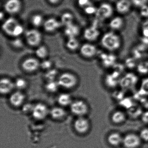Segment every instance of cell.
Segmentation results:
<instances>
[{"label": "cell", "mask_w": 148, "mask_h": 148, "mask_svg": "<svg viewBox=\"0 0 148 148\" xmlns=\"http://www.w3.org/2000/svg\"><path fill=\"white\" fill-rule=\"evenodd\" d=\"M52 62L50 60L45 59L40 63V67L43 70L47 71L52 68Z\"/></svg>", "instance_id": "74e56055"}, {"label": "cell", "mask_w": 148, "mask_h": 148, "mask_svg": "<svg viewBox=\"0 0 148 148\" xmlns=\"http://www.w3.org/2000/svg\"><path fill=\"white\" fill-rule=\"evenodd\" d=\"M32 113L35 119L42 120L50 114V110L45 104L39 103L34 106Z\"/></svg>", "instance_id": "30bf717a"}, {"label": "cell", "mask_w": 148, "mask_h": 148, "mask_svg": "<svg viewBox=\"0 0 148 148\" xmlns=\"http://www.w3.org/2000/svg\"><path fill=\"white\" fill-rule=\"evenodd\" d=\"M15 88L18 90L25 89L27 86V83L25 79L22 77L17 78L14 82Z\"/></svg>", "instance_id": "d6a6232c"}, {"label": "cell", "mask_w": 148, "mask_h": 148, "mask_svg": "<svg viewBox=\"0 0 148 148\" xmlns=\"http://www.w3.org/2000/svg\"><path fill=\"white\" fill-rule=\"evenodd\" d=\"M58 75V70L53 68H51L50 70L46 71L44 74V77L47 81L55 80L56 78Z\"/></svg>", "instance_id": "4dcf8cb0"}, {"label": "cell", "mask_w": 148, "mask_h": 148, "mask_svg": "<svg viewBox=\"0 0 148 148\" xmlns=\"http://www.w3.org/2000/svg\"><path fill=\"white\" fill-rule=\"evenodd\" d=\"M131 1L133 7L138 9L148 4V0H131Z\"/></svg>", "instance_id": "8d00e7d4"}, {"label": "cell", "mask_w": 148, "mask_h": 148, "mask_svg": "<svg viewBox=\"0 0 148 148\" xmlns=\"http://www.w3.org/2000/svg\"><path fill=\"white\" fill-rule=\"evenodd\" d=\"M108 143L112 146H117L123 143V137L118 132H114L110 134L108 137Z\"/></svg>", "instance_id": "7402d4cb"}, {"label": "cell", "mask_w": 148, "mask_h": 148, "mask_svg": "<svg viewBox=\"0 0 148 148\" xmlns=\"http://www.w3.org/2000/svg\"><path fill=\"white\" fill-rule=\"evenodd\" d=\"M66 46L68 50L74 51L79 48V42L76 38H68Z\"/></svg>", "instance_id": "484cf974"}, {"label": "cell", "mask_w": 148, "mask_h": 148, "mask_svg": "<svg viewBox=\"0 0 148 148\" xmlns=\"http://www.w3.org/2000/svg\"><path fill=\"white\" fill-rule=\"evenodd\" d=\"M139 32L142 38L148 39V19L142 20L139 27Z\"/></svg>", "instance_id": "f546056e"}, {"label": "cell", "mask_w": 148, "mask_h": 148, "mask_svg": "<svg viewBox=\"0 0 148 148\" xmlns=\"http://www.w3.org/2000/svg\"><path fill=\"white\" fill-rule=\"evenodd\" d=\"M32 25L36 27H40L43 25L45 20L43 16L40 14H35L32 16L31 19Z\"/></svg>", "instance_id": "83f0119b"}, {"label": "cell", "mask_w": 148, "mask_h": 148, "mask_svg": "<svg viewBox=\"0 0 148 148\" xmlns=\"http://www.w3.org/2000/svg\"><path fill=\"white\" fill-rule=\"evenodd\" d=\"M70 108L71 112L78 117L84 116L88 110L86 103L81 100L73 102L70 105Z\"/></svg>", "instance_id": "9c48e42d"}, {"label": "cell", "mask_w": 148, "mask_h": 148, "mask_svg": "<svg viewBox=\"0 0 148 148\" xmlns=\"http://www.w3.org/2000/svg\"><path fill=\"white\" fill-rule=\"evenodd\" d=\"M24 32V27L21 24L19 23L15 27L12 36L14 38H18Z\"/></svg>", "instance_id": "d590c367"}, {"label": "cell", "mask_w": 148, "mask_h": 148, "mask_svg": "<svg viewBox=\"0 0 148 148\" xmlns=\"http://www.w3.org/2000/svg\"><path fill=\"white\" fill-rule=\"evenodd\" d=\"M142 121L145 123H148V111L143 113L142 116Z\"/></svg>", "instance_id": "ee69618b"}, {"label": "cell", "mask_w": 148, "mask_h": 148, "mask_svg": "<svg viewBox=\"0 0 148 148\" xmlns=\"http://www.w3.org/2000/svg\"><path fill=\"white\" fill-rule=\"evenodd\" d=\"M141 140L139 136L130 133L123 137L122 144L125 148H137L140 145Z\"/></svg>", "instance_id": "8fae6325"}, {"label": "cell", "mask_w": 148, "mask_h": 148, "mask_svg": "<svg viewBox=\"0 0 148 148\" xmlns=\"http://www.w3.org/2000/svg\"><path fill=\"white\" fill-rule=\"evenodd\" d=\"M100 45L105 51L116 53L123 46V39L119 33L108 30L101 35Z\"/></svg>", "instance_id": "6da1fadb"}, {"label": "cell", "mask_w": 148, "mask_h": 148, "mask_svg": "<svg viewBox=\"0 0 148 148\" xmlns=\"http://www.w3.org/2000/svg\"><path fill=\"white\" fill-rule=\"evenodd\" d=\"M77 4L81 8H84L92 5L90 0H77Z\"/></svg>", "instance_id": "60d3db41"}, {"label": "cell", "mask_w": 148, "mask_h": 148, "mask_svg": "<svg viewBox=\"0 0 148 148\" xmlns=\"http://www.w3.org/2000/svg\"><path fill=\"white\" fill-rule=\"evenodd\" d=\"M138 14L142 20L148 19V4L138 9Z\"/></svg>", "instance_id": "e575fe53"}, {"label": "cell", "mask_w": 148, "mask_h": 148, "mask_svg": "<svg viewBox=\"0 0 148 148\" xmlns=\"http://www.w3.org/2000/svg\"><path fill=\"white\" fill-rule=\"evenodd\" d=\"M76 131L80 134L86 133L90 127V122L84 116L78 117L73 124Z\"/></svg>", "instance_id": "9a60e30c"}, {"label": "cell", "mask_w": 148, "mask_h": 148, "mask_svg": "<svg viewBox=\"0 0 148 148\" xmlns=\"http://www.w3.org/2000/svg\"><path fill=\"white\" fill-rule=\"evenodd\" d=\"M25 38L27 44L31 47H38L42 40L40 32L36 29H31L26 31Z\"/></svg>", "instance_id": "8992f818"}, {"label": "cell", "mask_w": 148, "mask_h": 148, "mask_svg": "<svg viewBox=\"0 0 148 148\" xmlns=\"http://www.w3.org/2000/svg\"><path fill=\"white\" fill-rule=\"evenodd\" d=\"M11 44L14 47L17 49H21L24 46L23 41L19 37L15 38V39L12 41Z\"/></svg>", "instance_id": "ab89813d"}, {"label": "cell", "mask_w": 148, "mask_h": 148, "mask_svg": "<svg viewBox=\"0 0 148 148\" xmlns=\"http://www.w3.org/2000/svg\"><path fill=\"white\" fill-rule=\"evenodd\" d=\"M137 75L132 73H129L121 77L119 84L125 89L132 87L138 82Z\"/></svg>", "instance_id": "4fadbf2b"}, {"label": "cell", "mask_w": 148, "mask_h": 148, "mask_svg": "<svg viewBox=\"0 0 148 148\" xmlns=\"http://www.w3.org/2000/svg\"><path fill=\"white\" fill-rule=\"evenodd\" d=\"M115 14L114 5L110 2H103L97 7L95 16L99 21H108L115 15Z\"/></svg>", "instance_id": "7a4b0ae2"}, {"label": "cell", "mask_w": 148, "mask_h": 148, "mask_svg": "<svg viewBox=\"0 0 148 148\" xmlns=\"http://www.w3.org/2000/svg\"><path fill=\"white\" fill-rule=\"evenodd\" d=\"M84 12L86 14L88 15H95L97 12V7L93 5L88 6L87 7L84 9Z\"/></svg>", "instance_id": "f35d334b"}, {"label": "cell", "mask_w": 148, "mask_h": 148, "mask_svg": "<svg viewBox=\"0 0 148 148\" xmlns=\"http://www.w3.org/2000/svg\"><path fill=\"white\" fill-rule=\"evenodd\" d=\"M50 114L54 119H60L65 116L66 112L64 109L62 107L56 106L50 110Z\"/></svg>", "instance_id": "603a6c76"}, {"label": "cell", "mask_w": 148, "mask_h": 148, "mask_svg": "<svg viewBox=\"0 0 148 148\" xmlns=\"http://www.w3.org/2000/svg\"><path fill=\"white\" fill-rule=\"evenodd\" d=\"M125 114L121 111L115 112L112 114L111 117L112 120L115 124H119L123 123L125 120Z\"/></svg>", "instance_id": "4316f807"}, {"label": "cell", "mask_w": 148, "mask_h": 148, "mask_svg": "<svg viewBox=\"0 0 148 148\" xmlns=\"http://www.w3.org/2000/svg\"><path fill=\"white\" fill-rule=\"evenodd\" d=\"M101 32L97 26L92 25L85 29L84 38L90 42H94L101 38Z\"/></svg>", "instance_id": "7c38bea8"}, {"label": "cell", "mask_w": 148, "mask_h": 148, "mask_svg": "<svg viewBox=\"0 0 148 148\" xmlns=\"http://www.w3.org/2000/svg\"><path fill=\"white\" fill-rule=\"evenodd\" d=\"M58 103L61 106H66L71 105L72 103L71 97L68 93H61L58 98Z\"/></svg>", "instance_id": "cb8c5ba5"}, {"label": "cell", "mask_w": 148, "mask_h": 148, "mask_svg": "<svg viewBox=\"0 0 148 148\" xmlns=\"http://www.w3.org/2000/svg\"><path fill=\"white\" fill-rule=\"evenodd\" d=\"M114 6L116 14L123 17L130 14L134 8L131 0H117Z\"/></svg>", "instance_id": "277c9868"}, {"label": "cell", "mask_w": 148, "mask_h": 148, "mask_svg": "<svg viewBox=\"0 0 148 148\" xmlns=\"http://www.w3.org/2000/svg\"><path fill=\"white\" fill-rule=\"evenodd\" d=\"M35 54L39 58L45 59L48 56V48L45 45L39 46L35 51Z\"/></svg>", "instance_id": "f1b7e54d"}, {"label": "cell", "mask_w": 148, "mask_h": 148, "mask_svg": "<svg viewBox=\"0 0 148 148\" xmlns=\"http://www.w3.org/2000/svg\"><path fill=\"white\" fill-rule=\"evenodd\" d=\"M19 23L18 21L13 17L8 18L2 24V31L7 35L12 37L14 29Z\"/></svg>", "instance_id": "ac0fdd59"}, {"label": "cell", "mask_w": 148, "mask_h": 148, "mask_svg": "<svg viewBox=\"0 0 148 148\" xmlns=\"http://www.w3.org/2000/svg\"><path fill=\"white\" fill-rule=\"evenodd\" d=\"M57 81L60 86L67 89H72L75 87L78 82L77 77L69 72L61 73L59 76Z\"/></svg>", "instance_id": "3957f363"}, {"label": "cell", "mask_w": 148, "mask_h": 148, "mask_svg": "<svg viewBox=\"0 0 148 148\" xmlns=\"http://www.w3.org/2000/svg\"><path fill=\"white\" fill-rule=\"evenodd\" d=\"M139 92L143 95L148 96V77L145 78L142 80Z\"/></svg>", "instance_id": "836d02e7"}, {"label": "cell", "mask_w": 148, "mask_h": 148, "mask_svg": "<svg viewBox=\"0 0 148 148\" xmlns=\"http://www.w3.org/2000/svg\"><path fill=\"white\" fill-rule=\"evenodd\" d=\"M74 16L72 14L66 12L61 15L60 21L62 25L65 27L73 23Z\"/></svg>", "instance_id": "d4e9b609"}, {"label": "cell", "mask_w": 148, "mask_h": 148, "mask_svg": "<svg viewBox=\"0 0 148 148\" xmlns=\"http://www.w3.org/2000/svg\"><path fill=\"white\" fill-rule=\"evenodd\" d=\"M25 94L20 90L17 91L12 93L9 99L10 103L15 107H19L23 104L25 100Z\"/></svg>", "instance_id": "ffe728a7"}, {"label": "cell", "mask_w": 148, "mask_h": 148, "mask_svg": "<svg viewBox=\"0 0 148 148\" xmlns=\"http://www.w3.org/2000/svg\"><path fill=\"white\" fill-rule=\"evenodd\" d=\"M141 140L145 142H148V129L145 128L140 131L139 135Z\"/></svg>", "instance_id": "b9f144b4"}, {"label": "cell", "mask_w": 148, "mask_h": 148, "mask_svg": "<svg viewBox=\"0 0 148 148\" xmlns=\"http://www.w3.org/2000/svg\"><path fill=\"white\" fill-rule=\"evenodd\" d=\"M15 88L14 82L8 78H2L0 81V92L5 95L10 93Z\"/></svg>", "instance_id": "d6986e66"}, {"label": "cell", "mask_w": 148, "mask_h": 148, "mask_svg": "<svg viewBox=\"0 0 148 148\" xmlns=\"http://www.w3.org/2000/svg\"><path fill=\"white\" fill-rule=\"evenodd\" d=\"M0 15H1V20H2L4 17V13H3V12H1V14H0Z\"/></svg>", "instance_id": "bcb514c9"}, {"label": "cell", "mask_w": 148, "mask_h": 148, "mask_svg": "<svg viewBox=\"0 0 148 148\" xmlns=\"http://www.w3.org/2000/svg\"><path fill=\"white\" fill-rule=\"evenodd\" d=\"M34 106L30 103L26 104L23 107V111L25 113H32Z\"/></svg>", "instance_id": "7bdbcfd3"}, {"label": "cell", "mask_w": 148, "mask_h": 148, "mask_svg": "<svg viewBox=\"0 0 148 148\" xmlns=\"http://www.w3.org/2000/svg\"><path fill=\"white\" fill-rule=\"evenodd\" d=\"M22 7L20 0H7L4 5L5 11L10 14L18 13Z\"/></svg>", "instance_id": "2e32d148"}, {"label": "cell", "mask_w": 148, "mask_h": 148, "mask_svg": "<svg viewBox=\"0 0 148 148\" xmlns=\"http://www.w3.org/2000/svg\"><path fill=\"white\" fill-rule=\"evenodd\" d=\"M62 25L60 21L54 18H50L45 21L43 27L45 31L50 33L58 30Z\"/></svg>", "instance_id": "e0dca14e"}, {"label": "cell", "mask_w": 148, "mask_h": 148, "mask_svg": "<svg viewBox=\"0 0 148 148\" xmlns=\"http://www.w3.org/2000/svg\"><path fill=\"white\" fill-rule=\"evenodd\" d=\"M99 52L97 47L92 43H85L80 47V54L86 58H92L98 56Z\"/></svg>", "instance_id": "ba28073f"}, {"label": "cell", "mask_w": 148, "mask_h": 148, "mask_svg": "<svg viewBox=\"0 0 148 148\" xmlns=\"http://www.w3.org/2000/svg\"><path fill=\"white\" fill-rule=\"evenodd\" d=\"M80 33L79 27L74 23L65 27L64 34L68 38H76Z\"/></svg>", "instance_id": "44dd1931"}, {"label": "cell", "mask_w": 148, "mask_h": 148, "mask_svg": "<svg viewBox=\"0 0 148 148\" xmlns=\"http://www.w3.org/2000/svg\"><path fill=\"white\" fill-rule=\"evenodd\" d=\"M116 53L105 51L99 52L98 57L99 58L101 65L107 69L112 68L116 64Z\"/></svg>", "instance_id": "52a82bcc"}, {"label": "cell", "mask_w": 148, "mask_h": 148, "mask_svg": "<svg viewBox=\"0 0 148 148\" xmlns=\"http://www.w3.org/2000/svg\"><path fill=\"white\" fill-rule=\"evenodd\" d=\"M123 16L116 14L108 21L109 30L119 33L124 30L126 27V21Z\"/></svg>", "instance_id": "5b68a950"}, {"label": "cell", "mask_w": 148, "mask_h": 148, "mask_svg": "<svg viewBox=\"0 0 148 148\" xmlns=\"http://www.w3.org/2000/svg\"><path fill=\"white\" fill-rule=\"evenodd\" d=\"M46 90L50 92H57L60 86L59 85L58 81L52 80L47 82L45 86Z\"/></svg>", "instance_id": "1f68e13d"}, {"label": "cell", "mask_w": 148, "mask_h": 148, "mask_svg": "<svg viewBox=\"0 0 148 148\" xmlns=\"http://www.w3.org/2000/svg\"><path fill=\"white\" fill-rule=\"evenodd\" d=\"M21 67L27 72H34L40 67V62L35 58H27L22 62Z\"/></svg>", "instance_id": "5bb4252c"}, {"label": "cell", "mask_w": 148, "mask_h": 148, "mask_svg": "<svg viewBox=\"0 0 148 148\" xmlns=\"http://www.w3.org/2000/svg\"><path fill=\"white\" fill-rule=\"evenodd\" d=\"M48 1L51 4H53V5H56L60 2V0H48Z\"/></svg>", "instance_id": "f6af8a7d"}]
</instances>
